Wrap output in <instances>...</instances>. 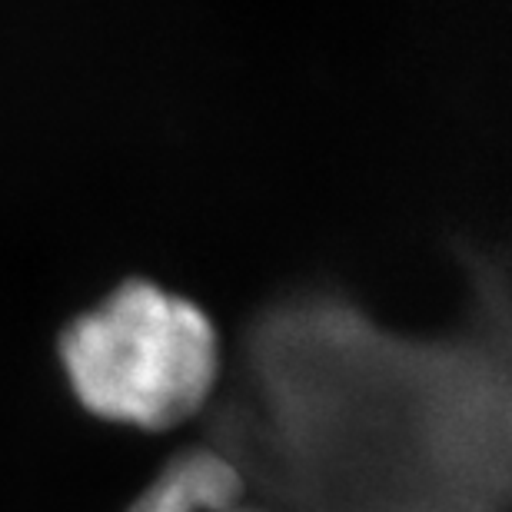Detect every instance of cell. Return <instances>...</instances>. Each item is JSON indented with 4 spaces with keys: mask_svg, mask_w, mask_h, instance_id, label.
<instances>
[{
    "mask_svg": "<svg viewBox=\"0 0 512 512\" xmlns=\"http://www.w3.org/2000/svg\"><path fill=\"white\" fill-rule=\"evenodd\" d=\"M247 496L240 469L217 446L177 449L127 512H227Z\"/></svg>",
    "mask_w": 512,
    "mask_h": 512,
    "instance_id": "3957f363",
    "label": "cell"
},
{
    "mask_svg": "<svg viewBox=\"0 0 512 512\" xmlns=\"http://www.w3.org/2000/svg\"><path fill=\"white\" fill-rule=\"evenodd\" d=\"M210 446L266 512H506L509 320L496 266L463 323L403 333L333 286L240 330Z\"/></svg>",
    "mask_w": 512,
    "mask_h": 512,
    "instance_id": "6da1fadb",
    "label": "cell"
},
{
    "mask_svg": "<svg viewBox=\"0 0 512 512\" xmlns=\"http://www.w3.org/2000/svg\"><path fill=\"white\" fill-rule=\"evenodd\" d=\"M227 512H266L260 503H253V499H243V503H237L233 509H227Z\"/></svg>",
    "mask_w": 512,
    "mask_h": 512,
    "instance_id": "277c9868",
    "label": "cell"
},
{
    "mask_svg": "<svg viewBox=\"0 0 512 512\" xmlns=\"http://www.w3.org/2000/svg\"><path fill=\"white\" fill-rule=\"evenodd\" d=\"M77 396L110 419L167 426L220 386L223 350L200 303L130 276L60 333Z\"/></svg>",
    "mask_w": 512,
    "mask_h": 512,
    "instance_id": "7a4b0ae2",
    "label": "cell"
}]
</instances>
